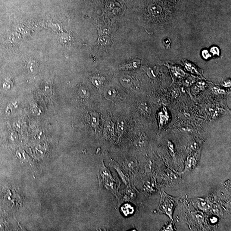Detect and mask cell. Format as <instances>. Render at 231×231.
<instances>
[{
  "instance_id": "6da1fadb",
  "label": "cell",
  "mask_w": 231,
  "mask_h": 231,
  "mask_svg": "<svg viewBox=\"0 0 231 231\" xmlns=\"http://www.w3.org/2000/svg\"><path fill=\"white\" fill-rule=\"evenodd\" d=\"M161 199L158 208V211L167 215L173 220L174 210L177 204L178 198L170 196L164 191L161 193Z\"/></svg>"
},
{
  "instance_id": "7a4b0ae2",
  "label": "cell",
  "mask_w": 231,
  "mask_h": 231,
  "mask_svg": "<svg viewBox=\"0 0 231 231\" xmlns=\"http://www.w3.org/2000/svg\"><path fill=\"white\" fill-rule=\"evenodd\" d=\"M101 177L103 178L104 183L106 188L111 191H113L114 189V181L111 176L109 171L104 168L101 171Z\"/></svg>"
},
{
  "instance_id": "3957f363",
  "label": "cell",
  "mask_w": 231,
  "mask_h": 231,
  "mask_svg": "<svg viewBox=\"0 0 231 231\" xmlns=\"http://www.w3.org/2000/svg\"><path fill=\"white\" fill-rule=\"evenodd\" d=\"M134 208L131 204L126 203L121 207V211L126 216L132 215L134 212Z\"/></svg>"
},
{
  "instance_id": "277c9868",
  "label": "cell",
  "mask_w": 231,
  "mask_h": 231,
  "mask_svg": "<svg viewBox=\"0 0 231 231\" xmlns=\"http://www.w3.org/2000/svg\"><path fill=\"white\" fill-rule=\"evenodd\" d=\"M116 95V92L115 90L113 89H108L105 92V97L107 99L112 100L115 97Z\"/></svg>"
},
{
  "instance_id": "5b68a950",
  "label": "cell",
  "mask_w": 231,
  "mask_h": 231,
  "mask_svg": "<svg viewBox=\"0 0 231 231\" xmlns=\"http://www.w3.org/2000/svg\"><path fill=\"white\" fill-rule=\"evenodd\" d=\"M132 79L129 77H125L121 79L122 85L126 87H129L132 84Z\"/></svg>"
},
{
  "instance_id": "8992f818",
  "label": "cell",
  "mask_w": 231,
  "mask_h": 231,
  "mask_svg": "<svg viewBox=\"0 0 231 231\" xmlns=\"http://www.w3.org/2000/svg\"><path fill=\"white\" fill-rule=\"evenodd\" d=\"M92 83L96 87H100L102 85L103 81L101 78H95L92 80Z\"/></svg>"
},
{
  "instance_id": "52a82bcc",
  "label": "cell",
  "mask_w": 231,
  "mask_h": 231,
  "mask_svg": "<svg viewBox=\"0 0 231 231\" xmlns=\"http://www.w3.org/2000/svg\"><path fill=\"white\" fill-rule=\"evenodd\" d=\"M106 128L108 132L110 133H113L114 131V124L111 121H108L107 122L106 125Z\"/></svg>"
},
{
  "instance_id": "ba28073f",
  "label": "cell",
  "mask_w": 231,
  "mask_h": 231,
  "mask_svg": "<svg viewBox=\"0 0 231 231\" xmlns=\"http://www.w3.org/2000/svg\"><path fill=\"white\" fill-rule=\"evenodd\" d=\"M118 130L119 132H123L124 129H125V124L123 121H120L118 123H117Z\"/></svg>"
},
{
  "instance_id": "9c48e42d",
  "label": "cell",
  "mask_w": 231,
  "mask_h": 231,
  "mask_svg": "<svg viewBox=\"0 0 231 231\" xmlns=\"http://www.w3.org/2000/svg\"><path fill=\"white\" fill-rule=\"evenodd\" d=\"M11 85V81H10L9 79H8V80H5V81L4 82V83H3V86L4 89H10Z\"/></svg>"
},
{
  "instance_id": "30bf717a",
  "label": "cell",
  "mask_w": 231,
  "mask_h": 231,
  "mask_svg": "<svg viewBox=\"0 0 231 231\" xmlns=\"http://www.w3.org/2000/svg\"><path fill=\"white\" fill-rule=\"evenodd\" d=\"M140 108L142 111L145 112V113H148V112H149V109H148V107L147 106V105L142 104L140 105Z\"/></svg>"
},
{
  "instance_id": "8fae6325",
  "label": "cell",
  "mask_w": 231,
  "mask_h": 231,
  "mask_svg": "<svg viewBox=\"0 0 231 231\" xmlns=\"http://www.w3.org/2000/svg\"><path fill=\"white\" fill-rule=\"evenodd\" d=\"M92 124L93 126H96L98 124V118L95 116H93L92 118Z\"/></svg>"
},
{
  "instance_id": "7c38bea8",
  "label": "cell",
  "mask_w": 231,
  "mask_h": 231,
  "mask_svg": "<svg viewBox=\"0 0 231 231\" xmlns=\"http://www.w3.org/2000/svg\"><path fill=\"white\" fill-rule=\"evenodd\" d=\"M81 93H82V95L84 97H88V95H89V91L86 89H83L82 91H81Z\"/></svg>"
},
{
  "instance_id": "4fadbf2b",
  "label": "cell",
  "mask_w": 231,
  "mask_h": 231,
  "mask_svg": "<svg viewBox=\"0 0 231 231\" xmlns=\"http://www.w3.org/2000/svg\"><path fill=\"white\" fill-rule=\"evenodd\" d=\"M166 229H165V230L166 231H170V230H173V228H172V224H170L168 226H167V227L166 228Z\"/></svg>"
}]
</instances>
